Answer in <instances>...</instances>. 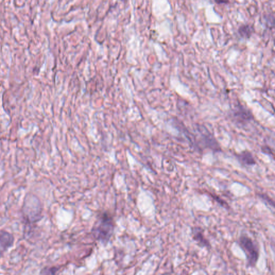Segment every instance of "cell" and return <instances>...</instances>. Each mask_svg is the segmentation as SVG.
Segmentation results:
<instances>
[{
    "label": "cell",
    "instance_id": "obj_1",
    "mask_svg": "<svg viewBox=\"0 0 275 275\" xmlns=\"http://www.w3.org/2000/svg\"><path fill=\"white\" fill-rule=\"evenodd\" d=\"M42 209L40 200L36 196L29 193L26 196L22 206V217L27 225L38 222L41 218Z\"/></svg>",
    "mask_w": 275,
    "mask_h": 275
},
{
    "label": "cell",
    "instance_id": "obj_2",
    "mask_svg": "<svg viewBox=\"0 0 275 275\" xmlns=\"http://www.w3.org/2000/svg\"><path fill=\"white\" fill-rule=\"evenodd\" d=\"M114 230L113 219L107 213H103L98 218L92 228V234L95 238L103 243L108 242Z\"/></svg>",
    "mask_w": 275,
    "mask_h": 275
},
{
    "label": "cell",
    "instance_id": "obj_3",
    "mask_svg": "<svg viewBox=\"0 0 275 275\" xmlns=\"http://www.w3.org/2000/svg\"><path fill=\"white\" fill-rule=\"evenodd\" d=\"M236 243L245 254L247 267L254 268L257 265L260 254L258 243L246 234L240 235Z\"/></svg>",
    "mask_w": 275,
    "mask_h": 275
},
{
    "label": "cell",
    "instance_id": "obj_4",
    "mask_svg": "<svg viewBox=\"0 0 275 275\" xmlns=\"http://www.w3.org/2000/svg\"><path fill=\"white\" fill-rule=\"evenodd\" d=\"M230 113L233 121L241 126H245L254 120V116L251 111L240 104L233 109Z\"/></svg>",
    "mask_w": 275,
    "mask_h": 275
},
{
    "label": "cell",
    "instance_id": "obj_5",
    "mask_svg": "<svg viewBox=\"0 0 275 275\" xmlns=\"http://www.w3.org/2000/svg\"><path fill=\"white\" fill-rule=\"evenodd\" d=\"M199 132L201 138L200 140L203 143V145L214 152H220L222 151L220 143L216 139L215 137L210 133L209 131L203 127L198 128Z\"/></svg>",
    "mask_w": 275,
    "mask_h": 275
},
{
    "label": "cell",
    "instance_id": "obj_6",
    "mask_svg": "<svg viewBox=\"0 0 275 275\" xmlns=\"http://www.w3.org/2000/svg\"><path fill=\"white\" fill-rule=\"evenodd\" d=\"M191 237L197 245L202 248L211 249L210 241L206 238L203 229L200 227H193L191 229Z\"/></svg>",
    "mask_w": 275,
    "mask_h": 275
},
{
    "label": "cell",
    "instance_id": "obj_7",
    "mask_svg": "<svg viewBox=\"0 0 275 275\" xmlns=\"http://www.w3.org/2000/svg\"><path fill=\"white\" fill-rule=\"evenodd\" d=\"M15 239L13 235L5 230L0 231V257L13 246Z\"/></svg>",
    "mask_w": 275,
    "mask_h": 275
},
{
    "label": "cell",
    "instance_id": "obj_8",
    "mask_svg": "<svg viewBox=\"0 0 275 275\" xmlns=\"http://www.w3.org/2000/svg\"><path fill=\"white\" fill-rule=\"evenodd\" d=\"M235 157L242 166H253L256 164L254 155L251 152L243 151L241 153L236 154Z\"/></svg>",
    "mask_w": 275,
    "mask_h": 275
},
{
    "label": "cell",
    "instance_id": "obj_9",
    "mask_svg": "<svg viewBox=\"0 0 275 275\" xmlns=\"http://www.w3.org/2000/svg\"><path fill=\"white\" fill-rule=\"evenodd\" d=\"M253 32V28L248 24H243L238 29L240 36L244 39H249Z\"/></svg>",
    "mask_w": 275,
    "mask_h": 275
},
{
    "label": "cell",
    "instance_id": "obj_10",
    "mask_svg": "<svg viewBox=\"0 0 275 275\" xmlns=\"http://www.w3.org/2000/svg\"><path fill=\"white\" fill-rule=\"evenodd\" d=\"M58 268L55 267H46L41 270L39 275H56Z\"/></svg>",
    "mask_w": 275,
    "mask_h": 275
},
{
    "label": "cell",
    "instance_id": "obj_11",
    "mask_svg": "<svg viewBox=\"0 0 275 275\" xmlns=\"http://www.w3.org/2000/svg\"><path fill=\"white\" fill-rule=\"evenodd\" d=\"M258 195L268 204L271 205L273 208H275L274 201L268 195L265 194V193H258Z\"/></svg>",
    "mask_w": 275,
    "mask_h": 275
},
{
    "label": "cell",
    "instance_id": "obj_12",
    "mask_svg": "<svg viewBox=\"0 0 275 275\" xmlns=\"http://www.w3.org/2000/svg\"><path fill=\"white\" fill-rule=\"evenodd\" d=\"M210 195L212 198H213L214 199H215V201H216L218 204H220L222 206H223V207L227 209L229 208L228 204L226 201H224V200L220 197H219L215 194H212V193H210Z\"/></svg>",
    "mask_w": 275,
    "mask_h": 275
},
{
    "label": "cell",
    "instance_id": "obj_13",
    "mask_svg": "<svg viewBox=\"0 0 275 275\" xmlns=\"http://www.w3.org/2000/svg\"><path fill=\"white\" fill-rule=\"evenodd\" d=\"M262 152L264 153L267 154L268 155H272L274 157V152L272 151V149L266 145L262 147Z\"/></svg>",
    "mask_w": 275,
    "mask_h": 275
},
{
    "label": "cell",
    "instance_id": "obj_14",
    "mask_svg": "<svg viewBox=\"0 0 275 275\" xmlns=\"http://www.w3.org/2000/svg\"><path fill=\"white\" fill-rule=\"evenodd\" d=\"M217 3H228V1H216Z\"/></svg>",
    "mask_w": 275,
    "mask_h": 275
}]
</instances>
